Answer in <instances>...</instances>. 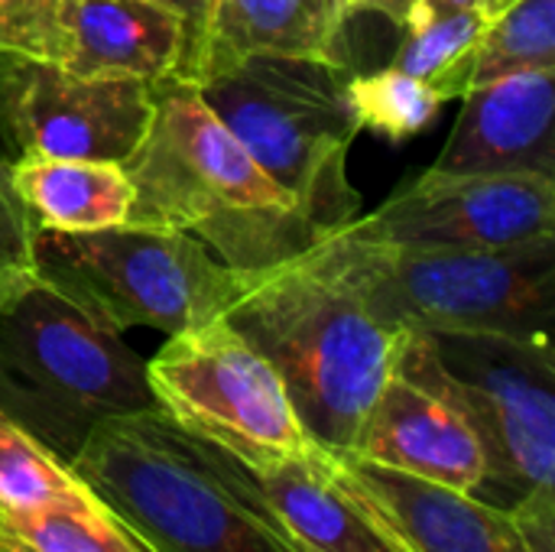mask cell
<instances>
[{"label": "cell", "mask_w": 555, "mask_h": 552, "mask_svg": "<svg viewBox=\"0 0 555 552\" xmlns=\"http://www.w3.org/2000/svg\"><path fill=\"white\" fill-rule=\"evenodd\" d=\"M426 361L472 423L485 478L478 501L514 511L555 491V351L501 335L420 332Z\"/></svg>", "instance_id": "obj_8"}, {"label": "cell", "mask_w": 555, "mask_h": 552, "mask_svg": "<svg viewBox=\"0 0 555 552\" xmlns=\"http://www.w3.org/2000/svg\"><path fill=\"white\" fill-rule=\"evenodd\" d=\"M146 361L33 273L0 290V416L72 465L88 436L153 410Z\"/></svg>", "instance_id": "obj_5"}, {"label": "cell", "mask_w": 555, "mask_h": 552, "mask_svg": "<svg viewBox=\"0 0 555 552\" xmlns=\"http://www.w3.org/2000/svg\"><path fill=\"white\" fill-rule=\"evenodd\" d=\"M0 552H33L3 521H0Z\"/></svg>", "instance_id": "obj_29"}, {"label": "cell", "mask_w": 555, "mask_h": 552, "mask_svg": "<svg viewBox=\"0 0 555 552\" xmlns=\"http://www.w3.org/2000/svg\"><path fill=\"white\" fill-rule=\"evenodd\" d=\"M345 23V0H211L205 26L176 78L250 55L341 62Z\"/></svg>", "instance_id": "obj_17"}, {"label": "cell", "mask_w": 555, "mask_h": 552, "mask_svg": "<svg viewBox=\"0 0 555 552\" xmlns=\"http://www.w3.org/2000/svg\"><path fill=\"white\" fill-rule=\"evenodd\" d=\"M338 231L400 247H520L555 238V179L540 172L449 176L426 169L377 211Z\"/></svg>", "instance_id": "obj_11"}, {"label": "cell", "mask_w": 555, "mask_h": 552, "mask_svg": "<svg viewBox=\"0 0 555 552\" xmlns=\"http://www.w3.org/2000/svg\"><path fill=\"white\" fill-rule=\"evenodd\" d=\"M491 3L494 0H420L410 29L426 23V20H436V16H446V13H459V10H488Z\"/></svg>", "instance_id": "obj_27"}, {"label": "cell", "mask_w": 555, "mask_h": 552, "mask_svg": "<svg viewBox=\"0 0 555 552\" xmlns=\"http://www.w3.org/2000/svg\"><path fill=\"white\" fill-rule=\"evenodd\" d=\"M341 465L413 552H530L511 511L491 508L468 491L413 478L358 455H341Z\"/></svg>", "instance_id": "obj_15"}, {"label": "cell", "mask_w": 555, "mask_h": 552, "mask_svg": "<svg viewBox=\"0 0 555 552\" xmlns=\"http://www.w3.org/2000/svg\"><path fill=\"white\" fill-rule=\"evenodd\" d=\"M10 185L33 231H98L130 221L133 185L124 166L101 159L16 156Z\"/></svg>", "instance_id": "obj_18"}, {"label": "cell", "mask_w": 555, "mask_h": 552, "mask_svg": "<svg viewBox=\"0 0 555 552\" xmlns=\"http://www.w3.org/2000/svg\"><path fill=\"white\" fill-rule=\"evenodd\" d=\"M254 482L296 552H413L354 488L338 452L309 446Z\"/></svg>", "instance_id": "obj_14"}, {"label": "cell", "mask_w": 555, "mask_h": 552, "mask_svg": "<svg viewBox=\"0 0 555 552\" xmlns=\"http://www.w3.org/2000/svg\"><path fill=\"white\" fill-rule=\"evenodd\" d=\"M0 143H3V140H0ZM0 150H3V146H0ZM3 153H7V150H3ZM7 156H10V153H7Z\"/></svg>", "instance_id": "obj_30"}, {"label": "cell", "mask_w": 555, "mask_h": 552, "mask_svg": "<svg viewBox=\"0 0 555 552\" xmlns=\"http://www.w3.org/2000/svg\"><path fill=\"white\" fill-rule=\"evenodd\" d=\"M65 55L75 75H117L156 85L179 75L189 23L156 0H62Z\"/></svg>", "instance_id": "obj_16"}, {"label": "cell", "mask_w": 555, "mask_h": 552, "mask_svg": "<svg viewBox=\"0 0 555 552\" xmlns=\"http://www.w3.org/2000/svg\"><path fill=\"white\" fill-rule=\"evenodd\" d=\"M488 29V10H459L406 29L393 68L420 78L442 101L465 98L475 81L478 52Z\"/></svg>", "instance_id": "obj_19"}, {"label": "cell", "mask_w": 555, "mask_h": 552, "mask_svg": "<svg viewBox=\"0 0 555 552\" xmlns=\"http://www.w3.org/2000/svg\"><path fill=\"white\" fill-rule=\"evenodd\" d=\"M85 491L72 465L0 416V514H23Z\"/></svg>", "instance_id": "obj_23"}, {"label": "cell", "mask_w": 555, "mask_h": 552, "mask_svg": "<svg viewBox=\"0 0 555 552\" xmlns=\"http://www.w3.org/2000/svg\"><path fill=\"white\" fill-rule=\"evenodd\" d=\"M156 3L176 10V13L189 23L192 46H195V39H198V33H202V26H205V13H208V3H211V0H156ZM192 46H189V52H192ZM185 59H189V55H185Z\"/></svg>", "instance_id": "obj_28"}, {"label": "cell", "mask_w": 555, "mask_h": 552, "mask_svg": "<svg viewBox=\"0 0 555 552\" xmlns=\"http://www.w3.org/2000/svg\"><path fill=\"white\" fill-rule=\"evenodd\" d=\"M393 332L501 335L553 348L555 238L520 247H400L328 231L306 251Z\"/></svg>", "instance_id": "obj_4"}, {"label": "cell", "mask_w": 555, "mask_h": 552, "mask_svg": "<svg viewBox=\"0 0 555 552\" xmlns=\"http://www.w3.org/2000/svg\"><path fill=\"white\" fill-rule=\"evenodd\" d=\"M555 72L527 68L475 85L465 107L433 163L449 176L540 172L555 166Z\"/></svg>", "instance_id": "obj_13"}, {"label": "cell", "mask_w": 555, "mask_h": 552, "mask_svg": "<svg viewBox=\"0 0 555 552\" xmlns=\"http://www.w3.org/2000/svg\"><path fill=\"white\" fill-rule=\"evenodd\" d=\"M124 172L133 185V224L179 228L241 273L286 264L322 238L195 85L176 75L153 85V117Z\"/></svg>", "instance_id": "obj_1"}, {"label": "cell", "mask_w": 555, "mask_h": 552, "mask_svg": "<svg viewBox=\"0 0 555 552\" xmlns=\"http://www.w3.org/2000/svg\"><path fill=\"white\" fill-rule=\"evenodd\" d=\"M0 55L62 65V0H0Z\"/></svg>", "instance_id": "obj_24"}, {"label": "cell", "mask_w": 555, "mask_h": 552, "mask_svg": "<svg viewBox=\"0 0 555 552\" xmlns=\"http://www.w3.org/2000/svg\"><path fill=\"white\" fill-rule=\"evenodd\" d=\"M0 521L33 552H150L88 488Z\"/></svg>", "instance_id": "obj_20"}, {"label": "cell", "mask_w": 555, "mask_h": 552, "mask_svg": "<svg viewBox=\"0 0 555 552\" xmlns=\"http://www.w3.org/2000/svg\"><path fill=\"white\" fill-rule=\"evenodd\" d=\"M153 117V85L75 75L55 62L0 55V140L10 156L101 159L124 166Z\"/></svg>", "instance_id": "obj_10"}, {"label": "cell", "mask_w": 555, "mask_h": 552, "mask_svg": "<svg viewBox=\"0 0 555 552\" xmlns=\"http://www.w3.org/2000/svg\"><path fill=\"white\" fill-rule=\"evenodd\" d=\"M221 319L270 361L306 436L348 455L397 364L403 332L384 325L309 254L250 273Z\"/></svg>", "instance_id": "obj_3"}, {"label": "cell", "mask_w": 555, "mask_h": 552, "mask_svg": "<svg viewBox=\"0 0 555 552\" xmlns=\"http://www.w3.org/2000/svg\"><path fill=\"white\" fill-rule=\"evenodd\" d=\"M348 455L468 495L481 485V442L459 403L436 381L420 332H403L397 364Z\"/></svg>", "instance_id": "obj_12"}, {"label": "cell", "mask_w": 555, "mask_h": 552, "mask_svg": "<svg viewBox=\"0 0 555 552\" xmlns=\"http://www.w3.org/2000/svg\"><path fill=\"white\" fill-rule=\"evenodd\" d=\"M348 75L345 62L250 55L185 78L322 238L361 208L348 182V150L361 133Z\"/></svg>", "instance_id": "obj_6"}, {"label": "cell", "mask_w": 555, "mask_h": 552, "mask_svg": "<svg viewBox=\"0 0 555 552\" xmlns=\"http://www.w3.org/2000/svg\"><path fill=\"white\" fill-rule=\"evenodd\" d=\"M156 407L254 475L315 446L270 361L224 319L169 335L146 361Z\"/></svg>", "instance_id": "obj_9"}, {"label": "cell", "mask_w": 555, "mask_h": 552, "mask_svg": "<svg viewBox=\"0 0 555 552\" xmlns=\"http://www.w3.org/2000/svg\"><path fill=\"white\" fill-rule=\"evenodd\" d=\"M29 273L111 332L169 335L221 319L250 273L224 267L198 238L166 224L33 231Z\"/></svg>", "instance_id": "obj_7"}, {"label": "cell", "mask_w": 555, "mask_h": 552, "mask_svg": "<svg viewBox=\"0 0 555 552\" xmlns=\"http://www.w3.org/2000/svg\"><path fill=\"white\" fill-rule=\"evenodd\" d=\"M10 156L0 150V290L29 273L33 221L10 185Z\"/></svg>", "instance_id": "obj_25"}, {"label": "cell", "mask_w": 555, "mask_h": 552, "mask_svg": "<svg viewBox=\"0 0 555 552\" xmlns=\"http://www.w3.org/2000/svg\"><path fill=\"white\" fill-rule=\"evenodd\" d=\"M72 472L150 552H296L254 472L159 407L101 423Z\"/></svg>", "instance_id": "obj_2"}, {"label": "cell", "mask_w": 555, "mask_h": 552, "mask_svg": "<svg viewBox=\"0 0 555 552\" xmlns=\"http://www.w3.org/2000/svg\"><path fill=\"white\" fill-rule=\"evenodd\" d=\"M527 68L555 72V0H494L472 88Z\"/></svg>", "instance_id": "obj_21"}, {"label": "cell", "mask_w": 555, "mask_h": 552, "mask_svg": "<svg viewBox=\"0 0 555 552\" xmlns=\"http://www.w3.org/2000/svg\"><path fill=\"white\" fill-rule=\"evenodd\" d=\"M416 3H420V0H345L348 16H354V13H380V16H387L393 26H406V29H410V23H413Z\"/></svg>", "instance_id": "obj_26"}, {"label": "cell", "mask_w": 555, "mask_h": 552, "mask_svg": "<svg viewBox=\"0 0 555 552\" xmlns=\"http://www.w3.org/2000/svg\"><path fill=\"white\" fill-rule=\"evenodd\" d=\"M348 101L361 130H374L390 143H406L436 124L442 98L420 78L387 65L371 75H348Z\"/></svg>", "instance_id": "obj_22"}]
</instances>
